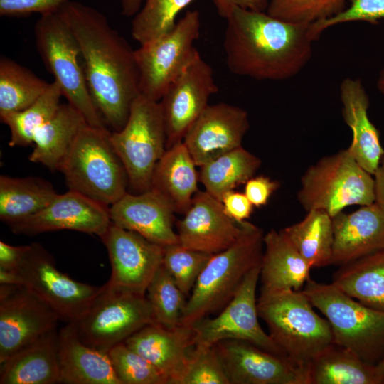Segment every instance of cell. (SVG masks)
Instances as JSON below:
<instances>
[{
	"instance_id": "1",
	"label": "cell",
	"mask_w": 384,
	"mask_h": 384,
	"mask_svg": "<svg viewBox=\"0 0 384 384\" xmlns=\"http://www.w3.org/2000/svg\"><path fill=\"white\" fill-rule=\"evenodd\" d=\"M59 10L79 45L87 85L105 124L119 131L140 94L134 50L98 10L68 0Z\"/></svg>"
},
{
	"instance_id": "2",
	"label": "cell",
	"mask_w": 384,
	"mask_h": 384,
	"mask_svg": "<svg viewBox=\"0 0 384 384\" xmlns=\"http://www.w3.org/2000/svg\"><path fill=\"white\" fill-rule=\"evenodd\" d=\"M223 49L229 70L259 80H284L297 75L318 38L311 23L283 21L266 11L234 8L225 18Z\"/></svg>"
},
{
	"instance_id": "3",
	"label": "cell",
	"mask_w": 384,
	"mask_h": 384,
	"mask_svg": "<svg viewBox=\"0 0 384 384\" xmlns=\"http://www.w3.org/2000/svg\"><path fill=\"white\" fill-rule=\"evenodd\" d=\"M257 306L270 336L299 366L309 370L311 362L334 343L329 322L316 313L302 290L261 289Z\"/></svg>"
},
{
	"instance_id": "4",
	"label": "cell",
	"mask_w": 384,
	"mask_h": 384,
	"mask_svg": "<svg viewBox=\"0 0 384 384\" xmlns=\"http://www.w3.org/2000/svg\"><path fill=\"white\" fill-rule=\"evenodd\" d=\"M264 235L260 228L250 223L235 243L212 255L187 299L181 324L193 326L226 306L246 275L261 265Z\"/></svg>"
},
{
	"instance_id": "5",
	"label": "cell",
	"mask_w": 384,
	"mask_h": 384,
	"mask_svg": "<svg viewBox=\"0 0 384 384\" xmlns=\"http://www.w3.org/2000/svg\"><path fill=\"white\" fill-rule=\"evenodd\" d=\"M110 134L108 129L86 124L59 170L69 190L106 206L122 197L129 187L127 171L110 142Z\"/></svg>"
},
{
	"instance_id": "6",
	"label": "cell",
	"mask_w": 384,
	"mask_h": 384,
	"mask_svg": "<svg viewBox=\"0 0 384 384\" xmlns=\"http://www.w3.org/2000/svg\"><path fill=\"white\" fill-rule=\"evenodd\" d=\"M302 291L329 322L334 343L371 364L384 359V312L365 306L333 283L309 279Z\"/></svg>"
},
{
	"instance_id": "7",
	"label": "cell",
	"mask_w": 384,
	"mask_h": 384,
	"mask_svg": "<svg viewBox=\"0 0 384 384\" xmlns=\"http://www.w3.org/2000/svg\"><path fill=\"white\" fill-rule=\"evenodd\" d=\"M297 197L306 211L324 210L333 218L348 206L374 203V178L342 149L306 169Z\"/></svg>"
},
{
	"instance_id": "8",
	"label": "cell",
	"mask_w": 384,
	"mask_h": 384,
	"mask_svg": "<svg viewBox=\"0 0 384 384\" xmlns=\"http://www.w3.org/2000/svg\"><path fill=\"white\" fill-rule=\"evenodd\" d=\"M36 50L63 96L87 124L107 129L90 95L77 40L59 8L41 15L34 28Z\"/></svg>"
},
{
	"instance_id": "9",
	"label": "cell",
	"mask_w": 384,
	"mask_h": 384,
	"mask_svg": "<svg viewBox=\"0 0 384 384\" xmlns=\"http://www.w3.org/2000/svg\"><path fill=\"white\" fill-rule=\"evenodd\" d=\"M110 142L127 173L134 193L151 188L154 169L166 150V133L159 102L142 94L134 100L128 119Z\"/></svg>"
},
{
	"instance_id": "10",
	"label": "cell",
	"mask_w": 384,
	"mask_h": 384,
	"mask_svg": "<svg viewBox=\"0 0 384 384\" xmlns=\"http://www.w3.org/2000/svg\"><path fill=\"white\" fill-rule=\"evenodd\" d=\"M153 323L146 295L112 290L104 284L85 314L69 324L82 342L107 353L113 346Z\"/></svg>"
},
{
	"instance_id": "11",
	"label": "cell",
	"mask_w": 384,
	"mask_h": 384,
	"mask_svg": "<svg viewBox=\"0 0 384 384\" xmlns=\"http://www.w3.org/2000/svg\"><path fill=\"white\" fill-rule=\"evenodd\" d=\"M200 26L199 12L188 11L169 32L134 50L140 94L160 101L198 51Z\"/></svg>"
},
{
	"instance_id": "12",
	"label": "cell",
	"mask_w": 384,
	"mask_h": 384,
	"mask_svg": "<svg viewBox=\"0 0 384 384\" xmlns=\"http://www.w3.org/2000/svg\"><path fill=\"white\" fill-rule=\"evenodd\" d=\"M16 272L23 285L51 306L67 324L80 319L102 289L78 282L60 271L39 243L28 245Z\"/></svg>"
},
{
	"instance_id": "13",
	"label": "cell",
	"mask_w": 384,
	"mask_h": 384,
	"mask_svg": "<svg viewBox=\"0 0 384 384\" xmlns=\"http://www.w3.org/2000/svg\"><path fill=\"white\" fill-rule=\"evenodd\" d=\"M260 265L246 275L234 297L215 317H206L193 326L195 344L213 346L223 340H242L287 357L258 320L256 289Z\"/></svg>"
},
{
	"instance_id": "14",
	"label": "cell",
	"mask_w": 384,
	"mask_h": 384,
	"mask_svg": "<svg viewBox=\"0 0 384 384\" xmlns=\"http://www.w3.org/2000/svg\"><path fill=\"white\" fill-rule=\"evenodd\" d=\"M60 317L23 285L0 284V363L56 329Z\"/></svg>"
},
{
	"instance_id": "15",
	"label": "cell",
	"mask_w": 384,
	"mask_h": 384,
	"mask_svg": "<svg viewBox=\"0 0 384 384\" xmlns=\"http://www.w3.org/2000/svg\"><path fill=\"white\" fill-rule=\"evenodd\" d=\"M100 239L111 265V275L105 286L112 290L146 295L150 282L162 265L164 247L113 223Z\"/></svg>"
},
{
	"instance_id": "16",
	"label": "cell",
	"mask_w": 384,
	"mask_h": 384,
	"mask_svg": "<svg viewBox=\"0 0 384 384\" xmlns=\"http://www.w3.org/2000/svg\"><path fill=\"white\" fill-rule=\"evenodd\" d=\"M218 91L210 65L197 51L160 100L166 149L183 142L188 128Z\"/></svg>"
},
{
	"instance_id": "17",
	"label": "cell",
	"mask_w": 384,
	"mask_h": 384,
	"mask_svg": "<svg viewBox=\"0 0 384 384\" xmlns=\"http://www.w3.org/2000/svg\"><path fill=\"white\" fill-rule=\"evenodd\" d=\"M230 384H309V370L242 340L215 344Z\"/></svg>"
},
{
	"instance_id": "18",
	"label": "cell",
	"mask_w": 384,
	"mask_h": 384,
	"mask_svg": "<svg viewBox=\"0 0 384 384\" xmlns=\"http://www.w3.org/2000/svg\"><path fill=\"white\" fill-rule=\"evenodd\" d=\"M250 223H238L224 211L220 201L198 190L183 218L176 223L178 243L215 255L235 243Z\"/></svg>"
},
{
	"instance_id": "19",
	"label": "cell",
	"mask_w": 384,
	"mask_h": 384,
	"mask_svg": "<svg viewBox=\"0 0 384 384\" xmlns=\"http://www.w3.org/2000/svg\"><path fill=\"white\" fill-rule=\"evenodd\" d=\"M250 128L247 111L225 102L208 105L188 128L183 142L197 166L242 146Z\"/></svg>"
},
{
	"instance_id": "20",
	"label": "cell",
	"mask_w": 384,
	"mask_h": 384,
	"mask_svg": "<svg viewBox=\"0 0 384 384\" xmlns=\"http://www.w3.org/2000/svg\"><path fill=\"white\" fill-rule=\"evenodd\" d=\"M112 222L109 208L80 193L58 194L40 212L9 225L14 233L36 235L70 230L101 238Z\"/></svg>"
},
{
	"instance_id": "21",
	"label": "cell",
	"mask_w": 384,
	"mask_h": 384,
	"mask_svg": "<svg viewBox=\"0 0 384 384\" xmlns=\"http://www.w3.org/2000/svg\"><path fill=\"white\" fill-rule=\"evenodd\" d=\"M174 210L159 192L127 191L109 208L112 223L142 235L162 247L178 242L174 230Z\"/></svg>"
},
{
	"instance_id": "22",
	"label": "cell",
	"mask_w": 384,
	"mask_h": 384,
	"mask_svg": "<svg viewBox=\"0 0 384 384\" xmlns=\"http://www.w3.org/2000/svg\"><path fill=\"white\" fill-rule=\"evenodd\" d=\"M124 342L160 371L168 384H181L189 352L195 345L194 330L193 326L182 324L167 329L153 323Z\"/></svg>"
},
{
	"instance_id": "23",
	"label": "cell",
	"mask_w": 384,
	"mask_h": 384,
	"mask_svg": "<svg viewBox=\"0 0 384 384\" xmlns=\"http://www.w3.org/2000/svg\"><path fill=\"white\" fill-rule=\"evenodd\" d=\"M331 265H343L384 250V210L376 203L332 218Z\"/></svg>"
},
{
	"instance_id": "24",
	"label": "cell",
	"mask_w": 384,
	"mask_h": 384,
	"mask_svg": "<svg viewBox=\"0 0 384 384\" xmlns=\"http://www.w3.org/2000/svg\"><path fill=\"white\" fill-rule=\"evenodd\" d=\"M342 114L352 132L347 148L358 164L373 176L384 154L380 133L368 114V95L360 79L345 78L340 86Z\"/></svg>"
},
{
	"instance_id": "25",
	"label": "cell",
	"mask_w": 384,
	"mask_h": 384,
	"mask_svg": "<svg viewBox=\"0 0 384 384\" xmlns=\"http://www.w3.org/2000/svg\"><path fill=\"white\" fill-rule=\"evenodd\" d=\"M55 383H61L56 329L0 363V384Z\"/></svg>"
},
{
	"instance_id": "26",
	"label": "cell",
	"mask_w": 384,
	"mask_h": 384,
	"mask_svg": "<svg viewBox=\"0 0 384 384\" xmlns=\"http://www.w3.org/2000/svg\"><path fill=\"white\" fill-rule=\"evenodd\" d=\"M61 383L120 384L107 353L82 342L67 324L58 331Z\"/></svg>"
},
{
	"instance_id": "27",
	"label": "cell",
	"mask_w": 384,
	"mask_h": 384,
	"mask_svg": "<svg viewBox=\"0 0 384 384\" xmlns=\"http://www.w3.org/2000/svg\"><path fill=\"white\" fill-rule=\"evenodd\" d=\"M311 268L283 230L272 229L264 235L260 274L261 289L300 290L311 279Z\"/></svg>"
},
{
	"instance_id": "28",
	"label": "cell",
	"mask_w": 384,
	"mask_h": 384,
	"mask_svg": "<svg viewBox=\"0 0 384 384\" xmlns=\"http://www.w3.org/2000/svg\"><path fill=\"white\" fill-rule=\"evenodd\" d=\"M183 142L167 149L154 169L151 188L161 194L176 213L184 214L198 191L199 171Z\"/></svg>"
},
{
	"instance_id": "29",
	"label": "cell",
	"mask_w": 384,
	"mask_h": 384,
	"mask_svg": "<svg viewBox=\"0 0 384 384\" xmlns=\"http://www.w3.org/2000/svg\"><path fill=\"white\" fill-rule=\"evenodd\" d=\"M87 124L69 104H60L55 114L35 133L28 159L50 171H59L80 131Z\"/></svg>"
},
{
	"instance_id": "30",
	"label": "cell",
	"mask_w": 384,
	"mask_h": 384,
	"mask_svg": "<svg viewBox=\"0 0 384 384\" xmlns=\"http://www.w3.org/2000/svg\"><path fill=\"white\" fill-rule=\"evenodd\" d=\"M309 378V384H384L378 365L334 343L311 362Z\"/></svg>"
},
{
	"instance_id": "31",
	"label": "cell",
	"mask_w": 384,
	"mask_h": 384,
	"mask_svg": "<svg viewBox=\"0 0 384 384\" xmlns=\"http://www.w3.org/2000/svg\"><path fill=\"white\" fill-rule=\"evenodd\" d=\"M332 283L365 306L384 312V250L341 265Z\"/></svg>"
},
{
	"instance_id": "32",
	"label": "cell",
	"mask_w": 384,
	"mask_h": 384,
	"mask_svg": "<svg viewBox=\"0 0 384 384\" xmlns=\"http://www.w3.org/2000/svg\"><path fill=\"white\" fill-rule=\"evenodd\" d=\"M58 195L38 177L0 176V219L9 226L40 212Z\"/></svg>"
},
{
	"instance_id": "33",
	"label": "cell",
	"mask_w": 384,
	"mask_h": 384,
	"mask_svg": "<svg viewBox=\"0 0 384 384\" xmlns=\"http://www.w3.org/2000/svg\"><path fill=\"white\" fill-rule=\"evenodd\" d=\"M261 165L258 156L240 146L200 166V182L206 191L221 201L225 193L254 176Z\"/></svg>"
},
{
	"instance_id": "34",
	"label": "cell",
	"mask_w": 384,
	"mask_h": 384,
	"mask_svg": "<svg viewBox=\"0 0 384 384\" xmlns=\"http://www.w3.org/2000/svg\"><path fill=\"white\" fill-rule=\"evenodd\" d=\"M312 268L331 265L334 243L332 218L325 211H306L304 218L282 229Z\"/></svg>"
},
{
	"instance_id": "35",
	"label": "cell",
	"mask_w": 384,
	"mask_h": 384,
	"mask_svg": "<svg viewBox=\"0 0 384 384\" xmlns=\"http://www.w3.org/2000/svg\"><path fill=\"white\" fill-rule=\"evenodd\" d=\"M50 83L6 57L0 58V114L21 111L38 100Z\"/></svg>"
},
{
	"instance_id": "36",
	"label": "cell",
	"mask_w": 384,
	"mask_h": 384,
	"mask_svg": "<svg viewBox=\"0 0 384 384\" xmlns=\"http://www.w3.org/2000/svg\"><path fill=\"white\" fill-rule=\"evenodd\" d=\"M63 96L58 84L50 82L43 95L26 109L0 114L10 129V146H28L33 144L36 131L56 112Z\"/></svg>"
},
{
	"instance_id": "37",
	"label": "cell",
	"mask_w": 384,
	"mask_h": 384,
	"mask_svg": "<svg viewBox=\"0 0 384 384\" xmlns=\"http://www.w3.org/2000/svg\"><path fill=\"white\" fill-rule=\"evenodd\" d=\"M146 297L155 323L167 329L181 325L186 296L162 265L150 282Z\"/></svg>"
},
{
	"instance_id": "38",
	"label": "cell",
	"mask_w": 384,
	"mask_h": 384,
	"mask_svg": "<svg viewBox=\"0 0 384 384\" xmlns=\"http://www.w3.org/2000/svg\"><path fill=\"white\" fill-rule=\"evenodd\" d=\"M194 0H144L132 23V36L140 45L169 32L178 14Z\"/></svg>"
},
{
	"instance_id": "39",
	"label": "cell",
	"mask_w": 384,
	"mask_h": 384,
	"mask_svg": "<svg viewBox=\"0 0 384 384\" xmlns=\"http://www.w3.org/2000/svg\"><path fill=\"white\" fill-rule=\"evenodd\" d=\"M212 255L187 248L178 242L164 247L162 265L182 292L189 297Z\"/></svg>"
},
{
	"instance_id": "40",
	"label": "cell",
	"mask_w": 384,
	"mask_h": 384,
	"mask_svg": "<svg viewBox=\"0 0 384 384\" xmlns=\"http://www.w3.org/2000/svg\"><path fill=\"white\" fill-rule=\"evenodd\" d=\"M107 354L120 384H168L160 371L124 342L113 346Z\"/></svg>"
},
{
	"instance_id": "41",
	"label": "cell",
	"mask_w": 384,
	"mask_h": 384,
	"mask_svg": "<svg viewBox=\"0 0 384 384\" xmlns=\"http://www.w3.org/2000/svg\"><path fill=\"white\" fill-rule=\"evenodd\" d=\"M345 9V0H270L266 12L286 21L313 23Z\"/></svg>"
},
{
	"instance_id": "42",
	"label": "cell",
	"mask_w": 384,
	"mask_h": 384,
	"mask_svg": "<svg viewBox=\"0 0 384 384\" xmlns=\"http://www.w3.org/2000/svg\"><path fill=\"white\" fill-rule=\"evenodd\" d=\"M181 384H230L215 345H194Z\"/></svg>"
},
{
	"instance_id": "43",
	"label": "cell",
	"mask_w": 384,
	"mask_h": 384,
	"mask_svg": "<svg viewBox=\"0 0 384 384\" xmlns=\"http://www.w3.org/2000/svg\"><path fill=\"white\" fill-rule=\"evenodd\" d=\"M384 18V0H351L348 7L338 14L311 23L317 38L326 28L339 23L352 21H366L377 23Z\"/></svg>"
},
{
	"instance_id": "44",
	"label": "cell",
	"mask_w": 384,
	"mask_h": 384,
	"mask_svg": "<svg viewBox=\"0 0 384 384\" xmlns=\"http://www.w3.org/2000/svg\"><path fill=\"white\" fill-rule=\"evenodd\" d=\"M68 0H0V15L14 16L32 13L41 14L58 9Z\"/></svg>"
},
{
	"instance_id": "45",
	"label": "cell",
	"mask_w": 384,
	"mask_h": 384,
	"mask_svg": "<svg viewBox=\"0 0 384 384\" xmlns=\"http://www.w3.org/2000/svg\"><path fill=\"white\" fill-rule=\"evenodd\" d=\"M279 183L265 176H252L245 183L244 193L254 207L267 205Z\"/></svg>"
},
{
	"instance_id": "46",
	"label": "cell",
	"mask_w": 384,
	"mask_h": 384,
	"mask_svg": "<svg viewBox=\"0 0 384 384\" xmlns=\"http://www.w3.org/2000/svg\"><path fill=\"white\" fill-rule=\"evenodd\" d=\"M225 213L238 223L246 221L253 211V205L244 193L230 191L221 198Z\"/></svg>"
},
{
	"instance_id": "47",
	"label": "cell",
	"mask_w": 384,
	"mask_h": 384,
	"mask_svg": "<svg viewBox=\"0 0 384 384\" xmlns=\"http://www.w3.org/2000/svg\"><path fill=\"white\" fill-rule=\"evenodd\" d=\"M218 14L226 18L234 8L266 11L270 0H213Z\"/></svg>"
},
{
	"instance_id": "48",
	"label": "cell",
	"mask_w": 384,
	"mask_h": 384,
	"mask_svg": "<svg viewBox=\"0 0 384 384\" xmlns=\"http://www.w3.org/2000/svg\"><path fill=\"white\" fill-rule=\"evenodd\" d=\"M28 245L13 246L0 241V269L16 271Z\"/></svg>"
},
{
	"instance_id": "49",
	"label": "cell",
	"mask_w": 384,
	"mask_h": 384,
	"mask_svg": "<svg viewBox=\"0 0 384 384\" xmlns=\"http://www.w3.org/2000/svg\"><path fill=\"white\" fill-rule=\"evenodd\" d=\"M373 176H374L375 202L384 210V154Z\"/></svg>"
},
{
	"instance_id": "50",
	"label": "cell",
	"mask_w": 384,
	"mask_h": 384,
	"mask_svg": "<svg viewBox=\"0 0 384 384\" xmlns=\"http://www.w3.org/2000/svg\"><path fill=\"white\" fill-rule=\"evenodd\" d=\"M144 0H120L122 13L127 16H134L142 8Z\"/></svg>"
},
{
	"instance_id": "51",
	"label": "cell",
	"mask_w": 384,
	"mask_h": 384,
	"mask_svg": "<svg viewBox=\"0 0 384 384\" xmlns=\"http://www.w3.org/2000/svg\"><path fill=\"white\" fill-rule=\"evenodd\" d=\"M0 284L21 285L17 272L0 269Z\"/></svg>"
},
{
	"instance_id": "52",
	"label": "cell",
	"mask_w": 384,
	"mask_h": 384,
	"mask_svg": "<svg viewBox=\"0 0 384 384\" xmlns=\"http://www.w3.org/2000/svg\"><path fill=\"white\" fill-rule=\"evenodd\" d=\"M377 87L378 90L383 95H384V68L380 72V75L377 80Z\"/></svg>"
},
{
	"instance_id": "53",
	"label": "cell",
	"mask_w": 384,
	"mask_h": 384,
	"mask_svg": "<svg viewBox=\"0 0 384 384\" xmlns=\"http://www.w3.org/2000/svg\"><path fill=\"white\" fill-rule=\"evenodd\" d=\"M381 372H382V374H383V379H384V359L380 363L378 364Z\"/></svg>"
}]
</instances>
